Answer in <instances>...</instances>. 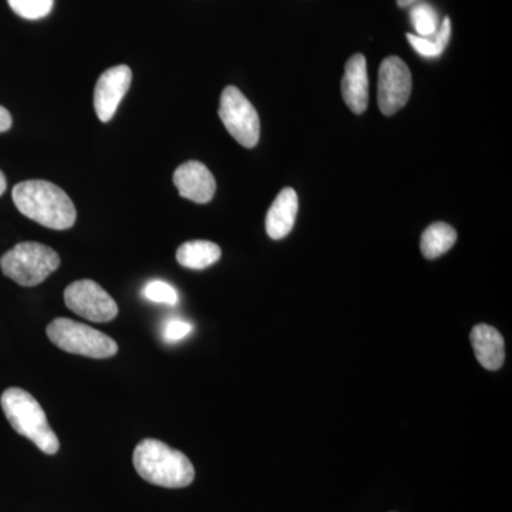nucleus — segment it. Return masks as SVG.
I'll return each mask as SVG.
<instances>
[{
  "label": "nucleus",
  "instance_id": "21",
  "mask_svg": "<svg viewBox=\"0 0 512 512\" xmlns=\"http://www.w3.org/2000/svg\"><path fill=\"white\" fill-rule=\"evenodd\" d=\"M12 127V116L5 107L0 106V133H5Z\"/></svg>",
  "mask_w": 512,
  "mask_h": 512
},
{
  "label": "nucleus",
  "instance_id": "16",
  "mask_svg": "<svg viewBox=\"0 0 512 512\" xmlns=\"http://www.w3.org/2000/svg\"><path fill=\"white\" fill-rule=\"evenodd\" d=\"M410 19H412L413 28L416 29V35L420 37L434 36L440 28L439 13L430 3H414L410 10Z\"/></svg>",
  "mask_w": 512,
  "mask_h": 512
},
{
  "label": "nucleus",
  "instance_id": "15",
  "mask_svg": "<svg viewBox=\"0 0 512 512\" xmlns=\"http://www.w3.org/2000/svg\"><path fill=\"white\" fill-rule=\"evenodd\" d=\"M457 241L456 229L444 222L430 225L421 235V254L427 259H436L446 254Z\"/></svg>",
  "mask_w": 512,
  "mask_h": 512
},
{
  "label": "nucleus",
  "instance_id": "6",
  "mask_svg": "<svg viewBox=\"0 0 512 512\" xmlns=\"http://www.w3.org/2000/svg\"><path fill=\"white\" fill-rule=\"evenodd\" d=\"M220 119L242 147L252 148L258 144L261 123L251 101L235 86L225 87L221 94Z\"/></svg>",
  "mask_w": 512,
  "mask_h": 512
},
{
  "label": "nucleus",
  "instance_id": "8",
  "mask_svg": "<svg viewBox=\"0 0 512 512\" xmlns=\"http://www.w3.org/2000/svg\"><path fill=\"white\" fill-rule=\"evenodd\" d=\"M412 93V74L402 59L387 57L380 64L377 101L384 116H393L406 106Z\"/></svg>",
  "mask_w": 512,
  "mask_h": 512
},
{
  "label": "nucleus",
  "instance_id": "17",
  "mask_svg": "<svg viewBox=\"0 0 512 512\" xmlns=\"http://www.w3.org/2000/svg\"><path fill=\"white\" fill-rule=\"evenodd\" d=\"M10 9L28 20H39L46 18L52 12L55 0H8Z\"/></svg>",
  "mask_w": 512,
  "mask_h": 512
},
{
  "label": "nucleus",
  "instance_id": "18",
  "mask_svg": "<svg viewBox=\"0 0 512 512\" xmlns=\"http://www.w3.org/2000/svg\"><path fill=\"white\" fill-rule=\"evenodd\" d=\"M143 295L151 302L165 303V305H177L178 303L177 289L164 281L148 282L146 288L143 289Z\"/></svg>",
  "mask_w": 512,
  "mask_h": 512
},
{
  "label": "nucleus",
  "instance_id": "4",
  "mask_svg": "<svg viewBox=\"0 0 512 512\" xmlns=\"http://www.w3.org/2000/svg\"><path fill=\"white\" fill-rule=\"evenodd\" d=\"M60 266L55 249L39 242H20L0 258L3 275L20 286H36L46 281Z\"/></svg>",
  "mask_w": 512,
  "mask_h": 512
},
{
  "label": "nucleus",
  "instance_id": "13",
  "mask_svg": "<svg viewBox=\"0 0 512 512\" xmlns=\"http://www.w3.org/2000/svg\"><path fill=\"white\" fill-rule=\"evenodd\" d=\"M470 338L477 360L484 369L498 370L504 365V339L497 329L493 326L477 325L471 330Z\"/></svg>",
  "mask_w": 512,
  "mask_h": 512
},
{
  "label": "nucleus",
  "instance_id": "19",
  "mask_svg": "<svg viewBox=\"0 0 512 512\" xmlns=\"http://www.w3.org/2000/svg\"><path fill=\"white\" fill-rule=\"evenodd\" d=\"M407 40H409L413 49L424 57H439L444 52V47H441L440 43L437 42L436 36L420 37L409 33Z\"/></svg>",
  "mask_w": 512,
  "mask_h": 512
},
{
  "label": "nucleus",
  "instance_id": "7",
  "mask_svg": "<svg viewBox=\"0 0 512 512\" xmlns=\"http://www.w3.org/2000/svg\"><path fill=\"white\" fill-rule=\"evenodd\" d=\"M64 302L70 311L94 323L116 319L119 306L97 282L90 279L73 282L64 291Z\"/></svg>",
  "mask_w": 512,
  "mask_h": 512
},
{
  "label": "nucleus",
  "instance_id": "5",
  "mask_svg": "<svg viewBox=\"0 0 512 512\" xmlns=\"http://www.w3.org/2000/svg\"><path fill=\"white\" fill-rule=\"evenodd\" d=\"M46 333L53 345L72 355L109 359L119 352L116 340L76 320L57 318L47 326Z\"/></svg>",
  "mask_w": 512,
  "mask_h": 512
},
{
  "label": "nucleus",
  "instance_id": "9",
  "mask_svg": "<svg viewBox=\"0 0 512 512\" xmlns=\"http://www.w3.org/2000/svg\"><path fill=\"white\" fill-rule=\"evenodd\" d=\"M133 80V73L126 64L110 67L101 74L94 87V110L101 123H109L119 109Z\"/></svg>",
  "mask_w": 512,
  "mask_h": 512
},
{
  "label": "nucleus",
  "instance_id": "23",
  "mask_svg": "<svg viewBox=\"0 0 512 512\" xmlns=\"http://www.w3.org/2000/svg\"><path fill=\"white\" fill-rule=\"evenodd\" d=\"M420 2V0H397V5L400 6V8H410V6H413L414 3Z\"/></svg>",
  "mask_w": 512,
  "mask_h": 512
},
{
  "label": "nucleus",
  "instance_id": "12",
  "mask_svg": "<svg viewBox=\"0 0 512 512\" xmlns=\"http://www.w3.org/2000/svg\"><path fill=\"white\" fill-rule=\"evenodd\" d=\"M298 194L293 188H284L275 198L266 214V232L272 239L285 238L292 231L298 215Z\"/></svg>",
  "mask_w": 512,
  "mask_h": 512
},
{
  "label": "nucleus",
  "instance_id": "10",
  "mask_svg": "<svg viewBox=\"0 0 512 512\" xmlns=\"http://www.w3.org/2000/svg\"><path fill=\"white\" fill-rule=\"evenodd\" d=\"M173 181L180 195L197 204H207L214 198L217 183L207 165L187 161L175 170Z\"/></svg>",
  "mask_w": 512,
  "mask_h": 512
},
{
  "label": "nucleus",
  "instance_id": "11",
  "mask_svg": "<svg viewBox=\"0 0 512 512\" xmlns=\"http://www.w3.org/2000/svg\"><path fill=\"white\" fill-rule=\"evenodd\" d=\"M342 94L346 106L353 113H365L369 106V76H367L366 57L360 53L350 57L346 63Z\"/></svg>",
  "mask_w": 512,
  "mask_h": 512
},
{
  "label": "nucleus",
  "instance_id": "14",
  "mask_svg": "<svg viewBox=\"0 0 512 512\" xmlns=\"http://www.w3.org/2000/svg\"><path fill=\"white\" fill-rule=\"evenodd\" d=\"M221 248L211 241H188L177 249L178 264L184 268L201 271L220 261Z\"/></svg>",
  "mask_w": 512,
  "mask_h": 512
},
{
  "label": "nucleus",
  "instance_id": "1",
  "mask_svg": "<svg viewBox=\"0 0 512 512\" xmlns=\"http://www.w3.org/2000/svg\"><path fill=\"white\" fill-rule=\"evenodd\" d=\"M16 208L29 220L49 229L72 228L77 212L69 195L56 184L29 180L16 184L12 191Z\"/></svg>",
  "mask_w": 512,
  "mask_h": 512
},
{
  "label": "nucleus",
  "instance_id": "22",
  "mask_svg": "<svg viewBox=\"0 0 512 512\" xmlns=\"http://www.w3.org/2000/svg\"><path fill=\"white\" fill-rule=\"evenodd\" d=\"M6 188H8V183H6L5 174L0 171V197L5 194Z\"/></svg>",
  "mask_w": 512,
  "mask_h": 512
},
{
  "label": "nucleus",
  "instance_id": "20",
  "mask_svg": "<svg viewBox=\"0 0 512 512\" xmlns=\"http://www.w3.org/2000/svg\"><path fill=\"white\" fill-rule=\"evenodd\" d=\"M191 330V323L185 322V320H168V322L164 325V340L168 343L178 342V340L187 338V336L190 335Z\"/></svg>",
  "mask_w": 512,
  "mask_h": 512
},
{
  "label": "nucleus",
  "instance_id": "2",
  "mask_svg": "<svg viewBox=\"0 0 512 512\" xmlns=\"http://www.w3.org/2000/svg\"><path fill=\"white\" fill-rule=\"evenodd\" d=\"M133 464L143 480L164 488L188 487L195 477L190 458L160 440L146 439L138 443Z\"/></svg>",
  "mask_w": 512,
  "mask_h": 512
},
{
  "label": "nucleus",
  "instance_id": "3",
  "mask_svg": "<svg viewBox=\"0 0 512 512\" xmlns=\"http://www.w3.org/2000/svg\"><path fill=\"white\" fill-rule=\"evenodd\" d=\"M0 404L16 433L33 441L45 454L52 456L59 451V439L50 427L45 410L32 394L19 387H10L3 392Z\"/></svg>",
  "mask_w": 512,
  "mask_h": 512
}]
</instances>
